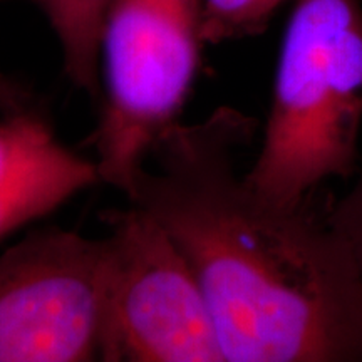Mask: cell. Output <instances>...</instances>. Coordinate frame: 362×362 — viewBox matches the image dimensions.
Listing matches in <instances>:
<instances>
[{
	"label": "cell",
	"mask_w": 362,
	"mask_h": 362,
	"mask_svg": "<svg viewBox=\"0 0 362 362\" xmlns=\"http://www.w3.org/2000/svg\"><path fill=\"white\" fill-rule=\"evenodd\" d=\"M259 121L220 106L160 136L126 197L197 275L225 362H361L362 267L327 216L270 202L237 170Z\"/></svg>",
	"instance_id": "6da1fadb"
},
{
	"label": "cell",
	"mask_w": 362,
	"mask_h": 362,
	"mask_svg": "<svg viewBox=\"0 0 362 362\" xmlns=\"http://www.w3.org/2000/svg\"><path fill=\"white\" fill-rule=\"evenodd\" d=\"M362 129V0H293L247 183L282 206L351 178Z\"/></svg>",
	"instance_id": "7a4b0ae2"
},
{
	"label": "cell",
	"mask_w": 362,
	"mask_h": 362,
	"mask_svg": "<svg viewBox=\"0 0 362 362\" xmlns=\"http://www.w3.org/2000/svg\"><path fill=\"white\" fill-rule=\"evenodd\" d=\"M202 11L203 0H110L94 146L101 181L123 194L188 101L205 45Z\"/></svg>",
	"instance_id": "3957f363"
},
{
	"label": "cell",
	"mask_w": 362,
	"mask_h": 362,
	"mask_svg": "<svg viewBox=\"0 0 362 362\" xmlns=\"http://www.w3.org/2000/svg\"><path fill=\"white\" fill-rule=\"evenodd\" d=\"M106 216V275L99 359L225 362L197 275L158 221L141 208Z\"/></svg>",
	"instance_id": "277c9868"
},
{
	"label": "cell",
	"mask_w": 362,
	"mask_h": 362,
	"mask_svg": "<svg viewBox=\"0 0 362 362\" xmlns=\"http://www.w3.org/2000/svg\"><path fill=\"white\" fill-rule=\"evenodd\" d=\"M106 242L59 228L0 253V362L99 359Z\"/></svg>",
	"instance_id": "5b68a950"
},
{
	"label": "cell",
	"mask_w": 362,
	"mask_h": 362,
	"mask_svg": "<svg viewBox=\"0 0 362 362\" xmlns=\"http://www.w3.org/2000/svg\"><path fill=\"white\" fill-rule=\"evenodd\" d=\"M96 160H86L29 104L0 117V240L44 218L93 187Z\"/></svg>",
	"instance_id": "8992f818"
},
{
	"label": "cell",
	"mask_w": 362,
	"mask_h": 362,
	"mask_svg": "<svg viewBox=\"0 0 362 362\" xmlns=\"http://www.w3.org/2000/svg\"><path fill=\"white\" fill-rule=\"evenodd\" d=\"M33 4L56 34L67 79L89 96H101V35L110 0H33Z\"/></svg>",
	"instance_id": "52a82bcc"
},
{
	"label": "cell",
	"mask_w": 362,
	"mask_h": 362,
	"mask_svg": "<svg viewBox=\"0 0 362 362\" xmlns=\"http://www.w3.org/2000/svg\"><path fill=\"white\" fill-rule=\"evenodd\" d=\"M288 0H203L202 39L205 44L253 37L265 33Z\"/></svg>",
	"instance_id": "ba28073f"
},
{
	"label": "cell",
	"mask_w": 362,
	"mask_h": 362,
	"mask_svg": "<svg viewBox=\"0 0 362 362\" xmlns=\"http://www.w3.org/2000/svg\"><path fill=\"white\" fill-rule=\"evenodd\" d=\"M327 221L351 243L362 267V175L334 203L327 214Z\"/></svg>",
	"instance_id": "9c48e42d"
},
{
	"label": "cell",
	"mask_w": 362,
	"mask_h": 362,
	"mask_svg": "<svg viewBox=\"0 0 362 362\" xmlns=\"http://www.w3.org/2000/svg\"><path fill=\"white\" fill-rule=\"evenodd\" d=\"M29 104L25 93H7L0 89V110L2 112L17 110V107Z\"/></svg>",
	"instance_id": "30bf717a"
},
{
	"label": "cell",
	"mask_w": 362,
	"mask_h": 362,
	"mask_svg": "<svg viewBox=\"0 0 362 362\" xmlns=\"http://www.w3.org/2000/svg\"><path fill=\"white\" fill-rule=\"evenodd\" d=\"M0 89L7 90V93H24V90H22L21 88H17L16 84H12L7 78H4L2 74H0Z\"/></svg>",
	"instance_id": "8fae6325"
}]
</instances>
